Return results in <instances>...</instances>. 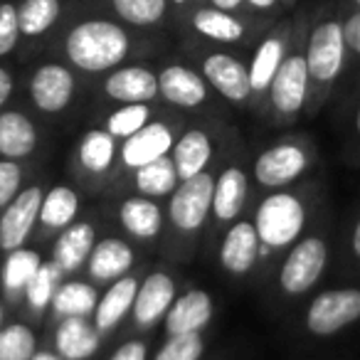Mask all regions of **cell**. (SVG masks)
<instances>
[{"label":"cell","instance_id":"d6a6232c","mask_svg":"<svg viewBox=\"0 0 360 360\" xmlns=\"http://www.w3.org/2000/svg\"><path fill=\"white\" fill-rule=\"evenodd\" d=\"M77 155H79L82 168L101 175L111 168L116 158V139L106 129H91L82 136Z\"/></svg>","mask_w":360,"mask_h":360},{"label":"cell","instance_id":"7c38bea8","mask_svg":"<svg viewBox=\"0 0 360 360\" xmlns=\"http://www.w3.org/2000/svg\"><path fill=\"white\" fill-rule=\"evenodd\" d=\"M291 32H294V25L289 20H281L271 30H266L262 40L257 42L252 60L247 62L252 94H266L276 70H279V65L284 62L286 52L291 47Z\"/></svg>","mask_w":360,"mask_h":360},{"label":"cell","instance_id":"9c48e42d","mask_svg":"<svg viewBox=\"0 0 360 360\" xmlns=\"http://www.w3.org/2000/svg\"><path fill=\"white\" fill-rule=\"evenodd\" d=\"M360 319V289H333L319 294L309 306L306 328L314 335H333Z\"/></svg>","mask_w":360,"mask_h":360},{"label":"cell","instance_id":"ab89813d","mask_svg":"<svg viewBox=\"0 0 360 360\" xmlns=\"http://www.w3.org/2000/svg\"><path fill=\"white\" fill-rule=\"evenodd\" d=\"M22 191V168L20 160L0 158V210Z\"/></svg>","mask_w":360,"mask_h":360},{"label":"cell","instance_id":"e0dca14e","mask_svg":"<svg viewBox=\"0 0 360 360\" xmlns=\"http://www.w3.org/2000/svg\"><path fill=\"white\" fill-rule=\"evenodd\" d=\"M114 20L134 30H153L170 20V0H89Z\"/></svg>","mask_w":360,"mask_h":360},{"label":"cell","instance_id":"7dc6e473","mask_svg":"<svg viewBox=\"0 0 360 360\" xmlns=\"http://www.w3.org/2000/svg\"><path fill=\"white\" fill-rule=\"evenodd\" d=\"M30 360H62V358L57 353H50V350H37Z\"/></svg>","mask_w":360,"mask_h":360},{"label":"cell","instance_id":"ee69618b","mask_svg":"<svg viewBox=\"0 0 360 360\" xmlns=\"http://www.w3.org/2000/svg\"><path fill=\"white\" fill-rule=\"evenodd\" d=\"M13 91H15V77H13V72L8 67L0 65V111L6 109Z\"/></svg>","mask_w":360,"mask_h":360},{"label":"cell","instance_id":"ac0fdd59","mask_svg":"<svg viewBox=\"0 0 360 360\" xmlns=\"http://www.w3.org/2000/svg\"><path fill=\"white\" fill-rule=\"evenodd\" d=\"M173 134L163 121H148L141 131H136L134 136L124 139L121 146V160H124L126 168L136 170L141 165L150 163V160H158L163 155L170 153L173 148Z\"/></svg>","mask_w":360,"mask_h":360},{"label":"cell","instance_id":"f35d334b","mask_svg":"<svg viewBox=\"0 0 360 360\" xmlns=\"http://www.w3.org/2000/svg\"><path fill=\"white\" fill-rule=\"evenodd\" d=\"M20 25H18V0H0V60L11 57L20 47Z\"/></svg>","mask_w":360,"mask_h":360},{"label":"cell","instance_id":"681fc988","mask_svg":"<svg viewBox=\"0 0 360 360\" xmlns=\"http://www.w3.org/2000/svg\"><path fill=\"white\" fill-rule=\"evenodd\" d=\"M343 11H360V0H343Z\"/></svg>","mask_w":360,"mask_h":360},{"label":"cell","instance_id":"3957f363","mask_svg":"<svg viewBox=\"0 0 360 360\" xmlns=\"http://www.w3.org/2000/svg\"><path fill=\"white\" fill-rule=\"evenodd\" d=\"M252 225H255L262 245H266L269 250H284V247L294 245L304 232L306 207L294 193H271L259 202Z\"/></svg>","mask_w":360,"mask_h":360},{"label":"cell","instance_id":"6da1fadb","mask_svg":"<svg viewBox=\"0 0 360 360\" xmlns=\"http://www.w3.org/2000/svg\"><path fill=\"white\" fill-rule=\"evenodd\" d=\"M134 27L106 13H84L62 32V55L67 65L84 75H106L126 65L134 52Z\"/></svg>","mask_w":360,"mask_h":360},{"label":"cell","instance_id":"83f0119b","mask_svg":"<svg viewBox=\"0 0 360 360\" xmlns=\"http://www.w3.org/2000/svg\"><path fill=\"white\" fill-rule=\"evenodd\" d=\"M247 202V175L240 168H225L212 188V215L220 222L235 220Z\"/></svg>","mask_w":360,"mask_h":360},{"label":"cell","instance_id":"52a82bcc","mask_svg":"<svg viewBox=\"0 0 360 360\" xmlns=\"http://www.w3.org/2000/svg\"><path fill=\"white\" fill-rule=\"evenodd\" d=\"M326 262H328V247L321 237H304L296 242L279 271L281 291L289 296H301L314 289V284L323 274Z\"/></svg>","mask_w":360,"mask_h":360},{"label":"cell","instance_id":"bcb514c9","mask_svg":"<svg viewBox=\"0 0 360 360\" xmlns=\"http://www.w3.org/2000/svg\"><path fill=\"white\" fill-rule=\"evenodd\" d=\"M205 0H170V8H173V13H180V15H186V13H191L193 8L202 6Z\"/></svg>","mask_w":360,"mask_h":360},{"label":"cell","instance_id":"8992f818","mask_svg":"<svg viewBox=\"0 0 360 360\" xmlns=\"http://www.w3.org/2000/svg\"><path fill=\"white\" fill-rule=\"evenodd\" d=\"M77 91L75 70L65 62H42L27 79V94L42 114H60L72 104Z\"/></svg>","mask_w":360,"mask_h":360},{"label":"cell","instance_id":"f6af8a7d","mask_svg":"<svg viewBox=\"0 0 360 360\" xmlns=\"http://www.w3.org/2000/svg\"><path fill=\"white\" fill-rule=\"evenodd\" d=\"M207 6L212 8H220V11H227V13H245V0H205Z\"/></svg>","mask_w":360,"mask_h":360},{"label":"cell","instance_id":"7a4b0ae2","mask_svg":"<svg viewBox=\"0 0 360 360\" xmlns=\"http://www.w3.org/2000/svg\"><path fill=\"white\" fill-rule=\"evenodd\" d=\"M304 57L311 86H330L343 75L348 50L343 40V22L335 13L321 11V15L306 25Z\"/></svg>","mask_w":360,"mask_h":360},{"label":"cell","instance_id":"f5cc1de1","mask_svg":"<svg viewBox=\"0 0 360 360\" xmlns=\"http://www.w3.org/2000/svg\"><path fill=\"white\" fill-rule=\"evenodd\" d=\"M294 3H296V0H281V8H284V11H286V8H291V6H294Z\"/></svg>","mask_w":360,"mask_h":360},{"label":"cell","instance_id":"ffe728a7","mask_svg":"<svg viewBox=\"0 0 360 360\" xmlns=\"http://www.w3.org/2000/svg\"><path fill=\"white\" fill-rule=\"evenodd\" d=\"M262 242L257 235L252 222H237L230 227L220 245V264L225 266L230 274L242 276L247 271L255 269L257 259H259Z\"/></svg>","mask_w":360,"mask_h":360},{"label":"cell","instance_id":"ba28073f","mask_svg":"<svg viewBox=\"0 0 360 360\" xmlns=\"http://www.w3.org/2000/svg\"><path fill=\"white\" fill-rule=\"evenodd\" d=\"M212 188L215 178L207 173L180 180V186H175V191L170 193V222L183 232L200 230L212 210Z\"/></svg>","mask_w":360,"mask_h":360},{"label":"cell","instance_id":"d590c367","mask_svg":"<svg viewBox=\"0 0 360 360\" xmlns=\"http://www.w3.org/2000/svg\"><path fill=\"white\" fill-rule=\"evenodd\" d=\"M37 353V335L27 323H6L0 328V360H30Z\"/></svg>","mask_w":360,"mask_h":360},{"label":"cell","instance_id":"603a6c76","mask_svg":"<svg viewBox=\"0 0 360 360\" xmlns=\"http://www.w3.org/2000/svg\"><path fill=\"white\" fill-rule=\"evenodd\" d=\"M67 0H18V25L25 42L47 37L65 20Z\"/></svg>","mask_w":360,"mask_h":360},{"label":"cell","instance_id":"d6986e66","mask_svg":"<svg viewBox=\"0 0 360 360\" xmlns=\"http://www.w3.org/2000/svg\"><path fill=\"white\" fill-rule=\"evenodd\" d=\"M212 319V296L202 289H191L170 304L165 314V330L168 335L178 333H200Z\"/></svg>","mask_w":360,"mask_h":360},{"label":"cell","instance_id":"2e32d148","mask_svg":"<svg viewBox=\"0 0 360 360\" xmlns=\"http://www.w3.org/2000/svg\"><path fill=\"white\" fill-rule=\"evenodd\" d=\"M306 168V153L299 146L279 143L264 150L255 163V178L264 188H284L294 183Z\"/></svg>","mask_w":360,"mask_h":360},{"label":"cell","instance_id":"b9f144b4","mask_svg":"<svg viewBox=\"0 0 360 360\" xmlns=\"http://www.w3.org/2000/svg\"><path fill=\"white\" fill-rule=\"evenodd\" d=\"M245 8H247V13L262 18V20H269L276 13L284 11V8H281V0H245Z\"/></svg>","mask_w":360,"mask_h":360},{"label":"cell","instance_id":"836d02e7","mask_svg":"<svg viewBox=\"0 0 360 360\" xmlns=\"http://www.w3.org/2000/svg\"><path fill=\"white\" fill-rule=\"evenodd\" d=\"M134 173H136V191L146 198H163L168 193H173L175 186L180 183L173 158H168V155L141 165Z\"/></svg>","mask_w":360,"mask_h":360},{"label":"cell","instance_id":"e575fe53","mask_svg":"<svg viewBox=\"0 0 360 360\" xmlns=\"http://www.w3.org/2000/svg\"><path fill=\"white\" fill-rule=\"evenodd\" d=\"M62 276H65V271L60 269L57 262H42L40 269L35 271L30 284L22 291L32 311L40 314V311L50 309L52 299H55V291L60 289V284H62Z\"/></svg>","mask_w":360,"mask_h":360},{"label":"cell","instance_id":"74e56055","mask_svg":"<svg viewBox=\"0 0 360 360\" xmlns=\"http://www.w3.org/2000/svg\"><path fill=\"white\" fill-rule=\"evenodd\" d=\"M202 353H205V340L200 333H178L168 335L153 360H200Z\"/></svg>","mask_w":360,"mask_h":360},{"label":"cell","instance_id":"4fadbf2b","mask_svg":"<svg viewBox=\"0 0 360 360\" xmlns=\"http://www.w3.org/2000/svg\"><path fill=\"white\" fill-rule=\"evenodd\" d=\"M104 94L119 104H150L158 96V72L146 65H121L106 72Z\"/></svg>","mask_w":360,"mask_h":360},{"label":"cell","instance_id":"60d3db41","mask_svg":"<svg viewBox=\"0 0 360 360\" xmlns=\"http://www.w3.org/2000/svg\"><path fill=\"white\" fill-rule=\"evenodd\" d=\"M340 22H343V40L348 57H360V11H348L340 18Z\"/></svg>","mask_w":360,"mask_h":360},{"label":"cell","instance_id":"d4e9b609","mask_svg":"<svg viewBox=\"0 0 360 360\" xmlns=\"http://www.w3.org/2000/svg\"><path fill=\"white\" fill-rule=\"evenodd\" d=\"M94 245H96L94 227L89 222H72L57 237L55 250H52V262H57L65 274L67 271H77L79 266L86 264Z\"/></svg>","mask_w":360,"mask_h":360},{"label":"cell","instance_id":"f907efd6","mask_svg":"<svg viewBox=\"0 0 360 360\" xmlns=\"http://www.w3.org/2000/svg\"><path fill=\"white\" fill-rule=\"evenodd\" d=\"M355 131H358V136H360V104H358V111H355Z\"/></svg>","mask_w":360,"mask_h":360},{"label":"cell","instance_id":"8fae6325","mask_svg":"<svg viewBox=\"0 0 360 360\" xmlns=\"http://www.w3.org/2000/svg\"><path fill=\"white\" fill-rule=\"evenodd\" d=\"M200 75L227 101L245 104L252 96L247 65L227 50H210L200 60Z\"/></svg>","mask_w":360,"mask_h":360},{"label":"cell","instance_id":"5b68a950","mask_svg":"<svg viewBox=\"0 0 360 360\" xmlns=\"http://www.w3.org/2000/svg\"><path fill=\"white\" fill-rule=\"evenodd\" d=\"M186 22L200 40L212 42V45L222 47H235L245 45L247 37L252 32V20H262V18L252 15V13H227L220 8H212L207 3L193 8L186 13Z\"/></svg>","mask_w":360,"mask_h":360},{"label":"cell","instance_id":"4dcf8cb0","mask_svg":"<svg viewBox=\"0 0 360 360\" xmlns=\"http://www.w3.org/2000/svg\"><path fill=\"white\" fill-rule=\"evenodd\" d=\"M96 301H99V294L91 284H86V281H62L60 289L55 291L50 309L60 319H72V316L89 319L96 309Z\"/></svg>","mask_w":360,"mask_h":360},{"label":"cell","instance_id":"f546056e","mask_svg":"<svg viewBox=\"0 0 360 360\" xmlns=\"http://www.w3.org/2000/svg\"><path fill=\"white\" fill-rule=\"evenodd\" d=\"M42 257L37 250H30V247H18V250L6 252V259H3V266H0V284H3V291L11 296L22 294L25 286L30 284V279L35 276V271L40 269Z\"/></svg>","mask_w":360,"mask_h":360},{"label":"cell","instance_id":"44dd1931","mask_svg":"<svg viewBox=\"0 0 360 360\" xmlns=\"http://www.w3.org/2000/svg\"><path fill=\"white\" fill-rule=\"evenodd\" d=\"M37 129L27 114L18 109L0 111V158L22 160L35 153L37 148Z\"/></svg>","mask_w":360,"mask_h":360},{"label":"cell","instance_id":"484cf974","mask_svg":"<svg viewBox=\"0 0 360 360\" xmlns=\"http://www.w3.org/2000/svg\"><path fill=\"white\" fill-rule=\"evenodd\" d=\"M136 289H139V281L129 274L111 281V286L104 291V296H99L96 309H94V326L99 333L114 330L116 326L124 321V316L129 314L131 306H134Z\"/></svg>","mask_w":360,"mask_h":360},{"label":"cell","instance_id":"f1b7e54d","mask_svg":"<svg viewBox=\"0 0 360 360\" xmlns=\"http://www.w3.org/2000/svg\"><path fill=\"white\" fill-rule=\"evenodd\" d=\"M119 220L129 235L139 237V240H153V237H158L160 227H163V212L150 198L141 195L121 202Z\"/></svg>","mask_w":360,"mask_h":360},{"label":"cell","instance_id":"cb8c5ba5","mask_svg":"<svg viewBox=\"0 0 360 360\" xmlns=\"http://www.w3.org/2000/svg\"><path fill=\"white\" fill-rule=\"evenodd\" d=\"M86 266H89V276L94 281L111 284V281L126 276V271L134 266V250L119 237H106L94 245Z\"/></svg>","mask_w":360,"mask_h":360},{"label":"cell","instance_id":"7bdbcfd3","mask_svg":"<svg viewBox=\"0 0 360 360\" xmlns=\"http://www.w3.org/2000/svg\"><path fill=\"white\" fill-rule=\"evenodd\" d=\"M109 360H146V343L143 340H129V343L119 345Z\"/></svg>","mask_w":360,"mask_h":360},{"label":"cell","instance_id":"8d00e7d4","mask_svg":"<svg viewBox=\"0 0 360 360\" xmlns=\"http://www.w3.org/2000/svg\"><path fill=\"white\" fill-rule=\"evenodd\" d=\"M150 121V106L148 104H124L109 114L106 119V131L114 139H129L136 131H141Z\"/></svg>","mask_w":360,"mask_h":360},{"label":"cell","instance_id":"9a60e30c","mask_svg":"<svg viewBox=\"0 0 360 360\" xmlns=\"http://www.w3.org/2000/svg\"><path fill=\"white\" fill-rule=\"evenodd\" d=\"M173 301H175V281L165 271H153L143 281H139L131 314H134V321L141 328H150V326H155L168 314Z\"/></svg>","mask_w":360,"mask_h":360},{"label":"cell","instance_id":"4316f807","mask_svg":"<svg viewBox=\"0 0 360 360\" xmlns=\"http://www.w3.org/2000/svg\"><path fill=\"white\" fill-rule=\"evenodd\" d=\"M173 165L180 180L195 178L205 173V165L212 158V141L205 131L191 129L173 143Z\"/></svg>","mask_w":360,"mask_h":360},{"label":"cell","instance_id":"c3c4849f","mask_svg":"<svg viewBox=\"0 0 360 360\" xmlns=\"http://www.w3.org/2000/svg\"><path fill=\"white\" fill-rule=\"evenodd\" d=\"M353 252H355V257L360 259V220H358V225H355V230H353Z\"/></svg>","mask_w":360,"mask_h":360},{"label":"cell","instance_id":"7402d4cb","mask_svg":"<svg viewBox=\"0 0 360 360\" xmlns=\"http://www.w3.org/2000/svg\"><path fill=\"white\" fill-rule=\"evenodd\" d=\"M101 333L96 330L89 319L82 316H72V319H62L55 333V348L62 360H89L91 355L99 350Z\"/></svg>","mask_w":360,"mask_h":360},{"label":"cell","instance_id":"5bb4252c","mask_svg":"<svg viewBox=\"0 0 360 360\" xmlns=\"http://www.w3.org/2000/svg\"><path fill=\"white\" fill-rule=\"evenodd\" d=\"M210 84L198 70L188 65H165L158 72V96L178 109H195L207 99Z\"/></svg>","mask_w":360,"mask_h":360},{"label":"cell","instance_id":"277c9868","mask_svg":"<svg viewBox=\"0 0 360 360\" xmlns=\"http://www.w3.org/2000/svg\"><path fill=\"white\" fill-rule=\"evenodd\" d=\"M304 42H306V32L299 45L289 47L284 62L279 65L269 89H266L271 106L284 116L299 114V111L304 109L306 99H309V91H311V79H309V70H306V57H304Z\"/></svg>","mask_w":360,"mask_h":360},{"label":"cell","instance_id":"30bf717a","mask_svg":"<svg viewBox=\"0 0 360 360\" xmlns=\"http://www.w3.org/2000/svg\"><path fill=\"white\" fill-rule=\"evenodd\" d=\"M40 186H27L0 210V250L11 252L18 247H25L32 230L40 222V205H42Z\"/></svg>","mask_w":360,"mask_h":360},{"label":"cell","instance_id":"816d5d0a","mask_svg":"<svg viewBox=\"0 0 360 360\" xmlns=\"http://www.w3.org/2000/svg\"><path fill=\"white\" fill-rule=\"evenodd\" d=\"M6 326V311H3V304H0V328Z\"/></svg>","mask_w":360,"mask_h":360},{"label":"cell","instance_id":"1f68e13d","mask_svg":"<svg viewBox=\"0 0 360 360\" xmlns=\"http://www.w3.org/2000/svg\"><path fill=\"white\" fill-rule=\"evenodd\" d=\"M79 215V195L70 186H52L42 195L40 222L50 230H65Z\"/></svg>","mask_w":360,"mask_h":360}]
</instances>
